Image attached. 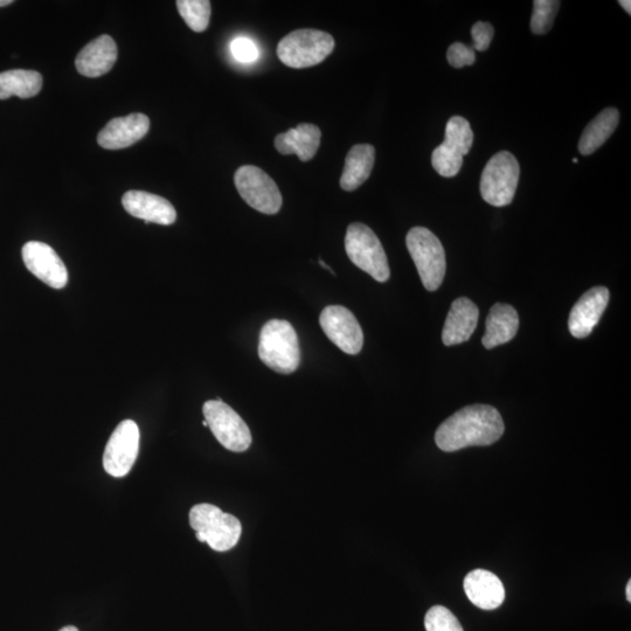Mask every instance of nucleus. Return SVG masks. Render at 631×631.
Wrapping results in <instances>:
<instances>
[{"mask_svg": "<svg viewBox=\"0 0 631 631\" xmlns=\"http://www.w3.org/2000/svg\"><path fill=\"white\" fill-rule=\"evenodd\" d=\"M502 415L488 405L467 406L438 428L435 442L443 452L453 453L474 446H490L504 433Z\"/></svg>", "mask_w": 631, "mask_h": 631, "instance_id": "obj_1", "label": "nucleus"}, {"mask_svg": "<svg viewBox=\"0 0 631 631\" xmlns=\"http://www.w3.org/2000/svg\"><path fill=\"white\" fill-rule=\"evenodd\" d=\"M259 357L263 364L277 373H294L301 363V349L293 325L282 320H272L263 325Z\"/></svg>", "mask_w": 631, "mask_h": 631, "instance_id": "obj_2", "label": "nucleus"}, {"mask_svg": "<svg viewBox=\"0 0 631 631\" xmlns=\"http://www.w3.org/2000/svg\"><path fill=\"white\" fill-rule=\"evenodd\" d=\"M190 525L199 542L208 544L216 552L234 549L242 535L240 520L212 504L193 506Z\"/></svg>", "mask_w": 631, "mask_h": 631, "instance_id": "obj_3", "label": "nucleus"}, {"mask_svg": "<svg viewBox=\"0 0 631 631\" xmlns=\"http://www.w3.org/2000/svg\"><path fill=\"white\" fill-rule=\"evenodd\" d=\"M406 245L424 287L435 291L445 280L446 252L436 235L425 227H414L408 232Z\"/></svg>", "mask_w": 631, "mask_h": 631, "instance_id": "obj_4", "label": "nucleus"}, {"mask_svg": "<svg viewBox=\"0 0 631 631\" xmlns=\"http://www.w3.org/2000/svg\"><path fill=\"white\" fill-rule=\"evenodd\" d=\"M335 39L327 32L298 30L284 37L277 46L282 64L296 69L321 64L335 50Z\"/></svg>", "mask_w": 631, "mask_h": 631, "instance_id": "obj_5", "label": "nucleus"}, {"mask_svg": "<svg viewBox=\"0 0 631 631\" xmlns=\"http://www.w3.org/2000/svg\"><path fill=\"white\" fill-rule=\"evenodd\" d=\"M345 251L353 265L372 276L374 280L384 283L390 279L391 270L385 249L369 226L355 223L348 227Z\"/></svg>", "mask_w": 631, "mask_h": 631, "instance_id": "obj_6", "label": "nucleus"}, {"mask_svg": "<svg viewBox=\"0 0 631 631\" xmlns=\"http://www.w3.org/2000/svg\"><path fill=\"white\" fill-rule=\"evenodd\" d=\"M520 166L517 158L508 151L498 152L482 173L481 194L484 201L496 207L512 203L517 191Z\"/></svg>", "mask_w": 631, "mask_h": 631, "instance_id": "obj_7", "label": "nucleus"}, {"mask_svg": "<svg viewBox=\"0 0 631 631\" xmlns=\"http://www.w3.org/2000/svg\"><path fill=\"white\" fill-rule=\"evenodd\" d=\"M208 427L220 445L234 453H244L252 445V433L246 422L224 401H206L203 407Z\"/></svg>", "mask_w": 631, "mask_h": 631, "instance_id": "obj_8", "label": "nucleus"}, {"mask_svg": "<svg viewBox=\"0 0 631 631\" xmlns=\"http://www.w3.org/2000/svg\"><path fill=\"white\" fill-rule=\"evenodd\" d=\"M234 183L240 197L254 210L269 216L280 212L283 200L279 186L258 166H241L235 172Z\"/></svg>", "mask_w": 631, "mask_h": 631, "instance_id": "obj_9", "label": "nucleus"}, {"mask_svg": "<svg viewBox=\"0 0 631 631\" xmlns=\"http://www.w3.org/2000/svg\"><path fill=\"white\" fill-rule=\"evenodd\" d=\"M474 143L470 123L462 116H454L447 123L445 142L433 152L432 164L440 176L452 178L459 175L463 157L469 154Z\"/></svg>", "mask_w": 631, "mask_h": 631, "instance_id": "obj_10", "label": "nucleus"}, {"mask_svg": "<svg viewBox=\"0 0 631 631\" xmlns=\"http://www.w3.org/2000/svg\"><path fill=\"white\" fill-rule=\"evenodd\" d=\"M138 449L140 429L135 421L124 420L116 427L104 450V470L113 477L127 476L137 459Z\"/></svg>", "mask_w": 631, "mask_h": 631, "instance_id": "obj_11", "label": "nucleus"}, {"mask_svg": "<svg viewBox=\"0 0 631 631\" xmlns=\"http://www.w3.org/2000/svg\"><path fill=\"white\" fill-rule=\"evenodd\" d=\"M324 334L346 355H358L364 346L362 327L355 315L341 305H330L320 316Z\"/></svg>", "mask_w": 631, "mask_h": 631, "instance_id": "obj_12", "label": "nucleus"}, {"mask_svg": "<svg viewBox=\"0 0 631 631\" xmlns=\"http://www.w3.org/2000/svg\"><path fill=\"white\" fill-rule=\"evenodd\" d=\"M23 260L27 269L54 289L66 287L68 272L64 261L51 246L30 241L23 247Z\"/></svg>", "mask_w": 631, "mask_h": 631, "instance_id": "obj_13", "label": "nucleus"}, {"mask_svg": "<svg viewBox=\"0 0 631 631\" xmlns=\"http://www.w3.org/2000/svg\"><path fill=\"white\" fill-rule=\"evenodd\" d=\"M609 302V290L606 287H595L588 290L575 303L568 329L575 338H586L592 334L596 324L601 320Z\"/></svg>", "mask_w": 631, "mask_h": 631, "instance_id": "obj_14", "label": "nucleus"}, {"mask_svg": "<svg viewBox=\"0 0 631 631\" xmlns=\"http://www.w3.org/2000/svg\"><path fill=\"white\" fill-rule=\"evenodd\" d=\"M150 120L147 115L131 114L126 117H117L104 127L97 142L103 149L120 150L129 148L131 145L148 134Z\"/></svg>", "mask_w": 631, "mask_h": 631, "instance_id": "obj_15", "label": "nucleus"}, {"mask_svg": "<svg viewBox=\"0 0 631 631\" xmlns=\"http://www.w3.org/2000/svg\"><path fill=\"white\" fill-rule=\"evenodd\" d=\"M124 210L131 216L158 225L176 223L175 207L163 197L144 191H129L122 199Z\"/></svg>", "mask_w": 631, "mask_h": 631, "instance_id": "obj_16", "label": "nucleus"}, {"mask_svg": "<svg viewBox=\"0 0 631 631\" xmlns=\"http://www.w3.org/2000/svg\"><path fill=\"white\" fill-rule=\"evenodd\" d=\"M117 57L119 53L115 40L109 36H101L83 48L76 57L75 65L81 75L99 78L112 71Z\"/></svg>", "mask_w": 631, "mask_h": 631, "instance_id": "obj_17", "label": "nucleus"}, {"mask_svg": "<svg viewBox=\"0 0 631 631\" xmlns=\"http://www.w3.org/2000/svg\"><path fill=\"white\" fill-rule=\"evenodd\" d=\"M477 305L467 297L457 298L452 304L442 331V342L446 346L459 345L469 341L478 323Z\"/></svg>", "mask_w": 631, "mask_h": 631, "instance_id": "obj_18", "label": "nucleus"}, {"mask_svg": "<svg viewBox=\"0 0 631 631\" xmlns=\"http://www.w3.org/2000/svg\"><path fill=\"white\" fill-rule=\"evenodd\" d=\"M464 592L473 605L484 610L497 609L505 600L503 582L485 570H475L467 575Z\"/></svg>", "mask_w": 631, "mask_h": 631, "instance_id": "obj_19", "label": "nucleus"}, {"mask_svg": "<svg viewBox=\"0 0 631 631\" xmlns=\"http://www.w3.org/2000/svg\"><path fill=\"white\" fill-rule=\"evenodd\" d=\"M321 138L320 128L304 123L287 133L277 135L275 148L281 155H296L302 162H309L320 148Z\"/></svg>", "mask_w": 631, "mask_h": 631, "instance_id": "obj_20", "label": "nucleus"}, {"mask_svg": "<svg viewBox=\"0 0 631 631\" xmlns=\"http://www.w3.org/2000/svg\"><path fill=\"white\" fill-rule=\"evenodd\" d=\"M519 328V317L515 308L509 304L497 303L490 309L487 318V331L482 338L485 349L512 341Z\"/></svg>", "mask_w": 631, "mask_h": 631, "instance_id": "obj_21", "label": "nucleus"}, {"mask_svg": "<svg viewBox=\"0 0 631 631\" xmlns=\"http://www.w3.org/2000/svg\"><path fill=\"white\" fill-rule=\"evenodd\" d=\"M376 149L370 144H357L349 151L345 159L341 187L344 191L352 192L362 186L370 178Z\"/></svg>", "mask_w": 631, "mask_h": 631, "instance_id": "obj_22", "label": "nucleus"}, {"mask_svg": "<svg viewBox=\"0 0 631 631\" xmlns=\"http://www.w3.org/2000/svg\"><path fill=\"white\" fill-rule=\"evenodd\" d=\"M620 122V113L616 108H606L588 124L579 141L581 155L589 156L598 150L614 134Z\"/></svg>", "mask_w": 631, "mask_h": 631, "instance_id": "obj_23", "label": "nucleus"}, {"mask_svg": "<svg viewBox=\"0 0 631 631\" xmlns=\"http://www.w3.org/2000/svg\"><path fill=\"white\" fill-rule=\"evenodd\" d=\"M43 76L36 71L12 69L0 73V100H8L11 96L30 99L43 88Z\"/></svg>", "mask_w": 631, "mask_h": 631, "instance_id": "obj_24", "label": "nucleus"}, {"mask_svg": "<svg viewBox=\"0 0 631 631\" xmlns=\"http://www.w3.org/2000/svg\"><path fill=\"white\" fill-rule=\"evenodd\" d=\"M177 8L187 26L194 32H204L211 19V3L208 0H178Z\"/></svg>", "mask_w": 631, "mask_h": 631, "instance_id": "obj_25", "label": "nucleus"}, {"mask_svg": "<svg viewBox=\"0 0 631 631\" xmlns=\"http://www.w3.org/2000/svg\"><path fill=\"white\" fill-rule=\"evenodd\" d=\"M559 8L560 2H557V0H535L531 18L532 32L538 34V36L549 32L552 29Z\"/></svg>", "mask_w": 631, "mask_h": 631, "instance_id": "obj_26", "label": "nucleus"}, {"mask_svg": "<svg viewBox=\"0 0 631 631\" xmlns=\"http://www.w3.org/2000/svg\"><path fill=\"white\" fill-rule=\"evenodd\" d=\"M425 628L426 631H463L457 617L443 606H434L428 610Z\"/></svg>", "mask_w": 631, "mask_h": 631, "instance_id": "obj_27", "label": "nucleus"}, {"mask_svg": "<svg viewBox=\"0 0 631 631\" xmlns=\"http://www.w3.org/2000/svg\"><path fill=\"white\" fill-rule=\"evenodd\" d=\"M231 53L233 58L241 64H253L260 58L259 47L247 37L235 38L231 44Z\"/></svg>", "mask_w": 631, "mask_h": 631, "instance_id": "obj_28", "label": "nucleus"}, {"mask_svg": "<svg viewBox=\"0 0 631 631\" xmlns=\"http://www.w3.org/2000/svg\"><path fill=\"white\" fill-rule=\"evenodd\" d=\"M447 59L450 66L462 68L475 64L476 53L473 47L455 43L448 48Z\"/></svg>", "mask_w": 631, "mask_h": 631, "instance_id": "obj_29", "label": "nucleus"}, {"mask_svg": "<svg viewBox=\"0 0 631 631\" xmlns=\"http://www.w3.org/2000/svg\"><path fill=\"white\" fill-rule=\"evenodd\" d=\"M495 30L489 23L478 22L471 29V37H473V48L475 51H487L492 39H494Z\"/></svg>", "mask_w": 631, "mask_h": 631, "instance_id": "obj_30", "label": "nucleus"}, {"mask_svg": "<svg viewBox=\"0 0 631 631\" xmlns=\"http://www.w3.org/2000/svg\"><path fill=\"white\" fill-rule=\"evenodd\" d=\"M619 4L622 6L624 10L628 12V15L631 13V3L629 0H620Z\"/></svg>", "mask_w": 631, "mask_h": 631, "instance_id": "obj_31", "label": "nucleus"}, {"mask_svg": "<svg viewBox=\"0 0 631 631\" xmlns=\"http://www.w3.org/2000/svg\"><path fill=\"white\" fill-rule=\"evenodd\" d=\"M626 594H627V600L631 602V581L628 582V585L626 588Z\"/></svg>", "mask_w": 631, "mask_h": 631, "instance_id": "obj_32", "label": "nucleus"}, {"mask_svg": "<svg viewBox=\"0 0 631 631\" xmlns=\"http://www.w3.org/2000/svg\"><path fill=\"white\" fill-rule=\"evenodd\" d=\"M12 4V0H0V8H4V6H8Z\"/></svg>", "mask_w": 631, "mask_h": 631, "instance_id": "obj_33", "label": "nucleus"}, {"mask_svg": "<svg viewBox=\"0 0 631 631\" xmlns=\"http://www.w3.org/2000/svg\"><path fill=\"white\" fill-rule=\"evenodd\" d=\"M60 631H79V629L74 626H67L65 628H62Z\"/></svg>", "mask_w": 631, "mask_h": 631, "instance_id": "obj_34", "label": "nucleus"}, {"mask_svg": "<svg viewBox=\"0 0 631 631\" xmlns=\"http://www.w3.org/2000/svg\"><path fill=\"white\" fill-rule=\"evenodd\" d=\"M203 425H204L205 427H208V424H207V421H206V420H204V421H203Z\"/></svg>", "mask_w": 631, "mask_h": 631, "instance_id": "obj_35", "label": "nucleus"}]
</instances>
